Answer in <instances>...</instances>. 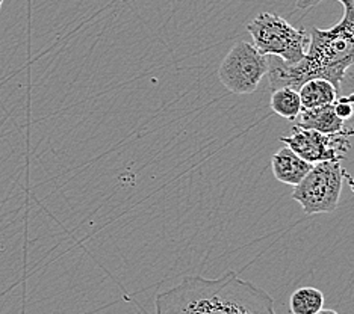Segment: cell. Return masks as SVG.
<instances>
[{
    "label": "cell",
    "instance_id": "8fae6325",
    "mask_svg": "<svg viewBox=\"0 0 354 314\" xmlns=\"http://www.w3.org/2000/svg\"><path fill=\"white\" fill-rule=\"evenodd\" d=\"M324 295L317 287L297 288L289 297V310L292 314H317L324 308Z\"/></svg>",
    "mask_w": 354,
    "mask_h": 314
},
{
    "label": "cell",
    "instance_id": "ba28073f",
    "mask_svg": "<svg viewBox=\"0 0 354 314\" xmlns=\"http://www.w3.org/2000/svg\"><path fill=\"white\" fill-rule=\"evenodd\" d=\"M295 126L321 133H339L347 127L345 126V121L336 114L335 101L317 109L301 110L299 117H297Z\"/></svg>",
    "mask_w": 354,
    "mask_h": 314
},
{
    "label": "cell",
    "instance_id": "7a4b0ae2",
    "mask_svg": "<svg viewBox=\"0 0 354 314\" xmlns=\"http://www.w3.org/2000/svg\"><path fill=\"white\" fill-rule=\"evenodd\" d=\"M156 314H276L263 288L229 271L220 278L185 277L156 296Z\"/></svg>",
    "mask_w": 354,
    "mask_h": 314
},
{
    "label": "cell",
    "instance_id": "5bb4252c",
    "mask_svg": "<svg viewBox=\"0 0 354 314\" xmlns=\"http://www.w3.org/2000/svg\"><path fill=\"white\" fill-rule=\"evenodd\" d=\"M317 314H337V311L330 310V308H323V310H319Z\"/></svg>",
    "mask_w": 354,
    "mask_h": 314
},
{
    "label": "cell",
    "instance_id": "52a82bcc",
    "mask_svg": "<svg viewBox=\"0 0 354 314\" xmlns=\"http://www.w3.org/2000/svg\"><path fill=\"white\" fill-rule=\"evenodd\" d=\"M312 164L306 162L289 147H281L271 159V169L276 179L289 186H297L310 171Z\"/></svg>",
    "mask_w": 354,
    "mask_h": 314
},
{
    "label": "cell",
    "instance_id": "6da1fadb",
    "mask_svg": "<svg viewBox=\"0 0 354 314\" xmlns=\"http://www.w3.org/2000/svg\"><path fill=\"white\" fill-rule=\"evenodd\" d=\"M326 0H299L300 10H309ZM344 6L342 19L335 26L309 29V46L304 58L294 66H288L277 56H268L270 90L300 86L310 79H326L336 88L342 76L354 66V0H336Z\"/></svg>",
    "mask_w": 354,
    "mask_h": 314
},
{
    "label": "cell",
    "instance_id": "3957f363",
    "mask_svg": "<svg viewBox=\"0 0 354 314\" xmlns=\"http://www.w3.org/2000/svg\"><path fill=\"white\" fill-rule=\"evenodd\" d=\"M253 46L265 56H277L288 66L299 63L309 46V32L297 29L291 23L272 12H262L247 23Z\"/></svg>",
    "mask_w": 354,
    "mask_h": 314
},
{
    "label": "cell",
    "instance_id": "277c9868",
    "mask_svg": "<svg viewBox=\"0 0 354 314\" xmlns=\"http://www.w3.org/2000/svg\"><path fill=\"white\" fill-rule=\"evenodd\" d=\"M342 160H326L313 164L304 179L294 186L292 199L303 208L306 216L335 212L339 206L345 169Z\"/></svg>",
    "mask_w": 354,
    "mask_h": 314
},
{
    "label": "cell",
    "instance_id": "9a60e30c",
    "mask_svg": "<svg viewBox=\"0 0 354 314\" xmlns=\"http://www.w3.org/2000/svg\"><path fill=\"white\" fill-rule=\"evenodd\" d=\"M2 5H3V0H0V10H2Z\"/></svg>",
    "mask_w": 354,
    "mask_h": 314
},
{
    "label": "cell",
    "instance_id": "4fadbf2b",
    "mask_svg": "<svg viewBox=\"0 0 354 314\" xmlns=\"http://www.w3.org/2000/svg\"><path fill=\"white\" fill-rule=\"evenodd\" d=\"M345 180H347L348 181V186H350V189L353 190V193H354V180L351 179V175L347 173V171H345Z\"/></svg>",
    "mask_w": 354,
    "mask_h": 314
},
{
    "label": "cell",
    "instance_id": "7c38bea8",
    "mask_svg": "<svg viewBox=\"0 0 354 314\" xmlns=\"http://www.w3.org/2000/svg\"><path fill=\"white\" fill-rule=\"evenodd\" d=\"M337 95L342 97L345 101H348L351 104L353 114L348 121L351 123L350 128L354 132V66H351L342 76L339 86H337Z\"/></svg>",
    "mask_w": 354,
    "mask_h": 314
},
{
    "label": "cell",
    "instance_id": "9c48e42d",
    "mask_svg": "<svg viewBox=\"0 0 354 314\" xmlns=\"http://www.w3.org/2000/svg\"><path fill=\"white\" fill-rule=\"evenodd\" d=\"M299 95L301 110L317 109L336 100L337 88L326 79H310L300 86Z\"/></svg>",
    "mask_w": 354,
    "mask_h": 314
},
{
    "label": "cell",
    "instance_id": "5b68a950",
    "mask_svg": "<svg viewBox=\"0 0 354 314\" xmlns=\"http://www.w3.org/2000/svg\"><path fill=\"white\" fill-rule=\"evenodd\" d=\"M268 67V56L262 55L250 43L238 41L223 58L218 77L229 92L248 95L259 88Z\"/></svg>",
    "mask_w": 354,
    "mask_h": 314
},
{
    "label": "cell",
    "instance_id": "30bf717a",
    "mask_svg": "<svg viewBox=\"0 0 354 314\" xmlns=\"http://www.w3.org/2000/svg\"><path fill=\"white\" fill-rule=\"evenodd\" d=\"M271 110L288 121H295L301 112V101L299 91L292 88H279L271 94Z\"/></svg>",
    "mask_w": 354,
    "mask_h": 314
},
{
    "label": "cell",
    "instance_id": "8992f818",
    "mask_svg": "<svg viewBox=\"0 0 354 314\" xmlns=\"http://www.w3.org/2000/svg\"><path fill=\"white\" fill-rule=\"evenodd\" d=\"M351 135L354 132L350 127H345L339 133H321L294 126L289 135L281 136L280 142L313 165L326 160H342L351 150Z\"/></svg>",
    "mask_w": 354,
    "mask_h": 314
}]
</instances>
